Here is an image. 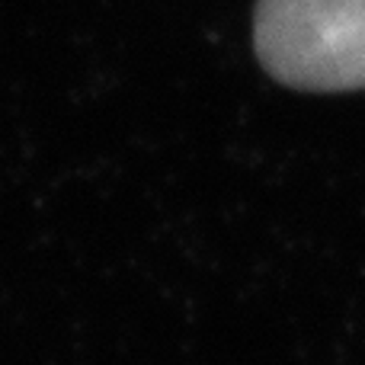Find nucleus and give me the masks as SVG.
I'll return each mask as SVG.
<instances>
[{
	"label": "nucleus",
	"mask_w": 365,
	"mask_h": 365,
	"mask_svg": "<svg viewBox=\"0 0 365 365\" xmlns=\"http://www.w3.org/2000/svg\"><path fill=\"white\" fill-rule=\"evenodd\" d=\"M253 42L263 68L289 87H365V0H259Z\"/></svg>",
	"instance_id": "obj_1"
}]
</instances>
